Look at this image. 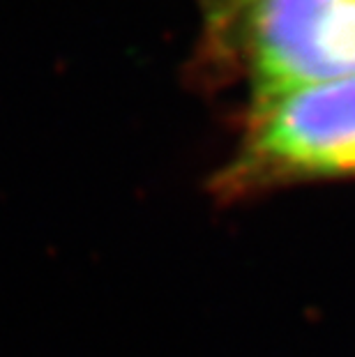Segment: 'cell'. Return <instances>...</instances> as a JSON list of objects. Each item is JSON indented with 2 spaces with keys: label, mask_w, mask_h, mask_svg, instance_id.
<instances>
[{
  "label": "cell",
  "mask_w": 355,
  "mask_h": 357,
  "mask_svg": "<svg viewBox=\"0 0 355 357\" xmlns=\"http://www.w3.org/2000/svg\"><path fill=\"white\" fill-rule=\"evenodd\" d=\"M245 58L252 109L355 77V0H252Z\"/></svg>",
  "instance_id": "obj_2"
},
{
  "label": "cell",
  "mask_w": 355,
  "mask_h": 357,
  "mask_svg": "<svg viewBox=\"0 0 355 357\" xmlns=\"http://www.w3.org/2000/svg\"><path fill=\"white\" fill-rule=\"evenodd\" d=\"M339 180H355V77L249 109L240 146L210 180V192L233 203Z\"/></svg>",
  "instance_id": "obj_1"
}]
</instances>
